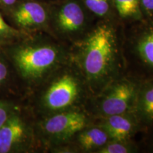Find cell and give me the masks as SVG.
Masks as SVG:
<instances>
[{
	"instance_id": "1",
	"label": "cell",
	"mask_w": 153,
	"mask_h": 153,
	"mask_svg": "<svg viewBox=\"0 0 153 153\" xmlns=\"http://www.w3.org/2000/svg\"><path fill=\"white\" fill-rule=\"evenodd\" d=\"M123 27L120 22L97 20L85 37L70 46L72 60L92 96L126 74Z\"/></svg>"
},
{
	"instance_id": "2",
	"label": "cell",
	"mask_w": 153,
	"mask_h": 153,
	"mask_svg": "<svg viewBox=\"0 0 153 153\" xmlns=\"http://www.w3.org/2000/svg\"><path fill=\"white\" fill-rule=\"evenodd\" d=\"M1 48L12 65L23 101L72 59L70 45L43 32Z\"/></svg>"
},
{
	"instance_id": "3",
	"label": "cell",
	"mask_w": 153,
	"mask_h": 153,
	"mask_svg": "<svg viewBox=\"0 0 153 153\" xmlns=\"http://www.w3.org/2000/svg\"><path fill=\"white\" fill-rule=\"evenodd\" d=\"M91 97L87 81L71 59L24 101L37 119L65 111L85 108Z\"/></svg>"
},
{
	"instance_id": "4",
	"label": "cell",
	"mask_w": 153,
	"mask_h": 153,
	"mask_svg": "<svg viewBox=\"0 0 153 153\" xmlns=\"http://www.w3.org/2000/svg\"><path fill=\"white\" fill-rule=\"evenodd\" d=\"M126 73L141 81L153 79V19L123 25Z\"/></svg>"
},
{
	"instance_id": "5",
	"label": "cell",
	"mask_w": 153,
	"mask_h": 153,
	"mask_svg": "<svg viewBox=\"0 0 153 153\" xmlns=\"http://www.w3.org/2000/svg\"><path fill=\"white\" fill-rule=\"evenodd\" d=\"M97 21L81 0L50 3L49 34L70 46L85 37Z\"/></svg>"
},
{
	"instance_id": "6",
	"label": "cell",
	"mask_w": 153,
	"mask_h": 153,
	"mask_svg": "<svg viewBox=\"0 0 153 153\" xmlns=\"http://www.w3.org/2000/svg\"><path fill=\"white\" fill-rule=\"evenodd\" d=\"M142 82L126 73L93 95L85 109L94 118L133 112Z\"/></svg>"
},
{
	"instance_id": "7",
	"label": "cell",
	"mask_w": 153,
	"mask_h": 153,
	"mask_svg": "<svg viewBox=\"0 0 153 153\" xmlns=\"http://www.w3.org/2000/svg\"><path fill=\"white\" fill-rule=\"evenodd\" d=\"M85 108H77L36 118V130L44 152L68 143L80 130L94 123Z\"/></svg>"
},
{
	"instance_id": "8",
	"label": "cell",
	"mask_w": 153,
	"mask_h": 153,
	"mask_svg": "<svg viewBox=\"0 0 153 153\" xmlns=\"http://www.w3.org/2000/svg\"><path fill=\"white\" fill-rule=\"evenodd\" d=\"M44 152L36 130V118L25 102L0 128V153Z\"/></svg>"
},
{
	"instance_id": "9",
	"label": "cell",
	"mask_w": 153,
	"mask_h": 153,
	"mask_svg": "<svg viewBox=\"0 0 153 153\" xmlns=\"http://www.w3.org/2000/svg\"><path fill=\"white\" fill-rule=\"evenodd\" d=\"M3 15L11 26L21 31L49 34L50 3L41 0H19Z\"/></svg>"
},
{
	"instance_id": "10",
	"label": "cell",
	"mask_w": 153,
	"mask_h": 153,
	"mask_svg": "<svg viewBox=\"0 0 153 153\" xmlns=\"http://www.w3.org/2000/svg\"><path fill=\"white\" fill-rule=\"evenodd\" d=\"M111 139L102 128L93 123L76 133L67 144L51 153H97Z\"/></svg>"
},
{
	"instance_id": "11",
	"label": "cell",
	"mask_w": 153,
	"mask_h": 153,
	"mask_svg": "<svg viewBox=\"0 0 153 153\" xmlns=\"http://www.w3.org/2000/svg\"><path fill=\"white\" fill-rule=\"evenodd\" d=\"M94 123L102 128L111 140H131L142 133V128L133 112L94 118Z\"/></svg>"
},
{
	"instance_id": "12",
	"label": "cell",
	"mask_w": 153,
	"mask_h": 153,
	"mask_svg": "<svg viewBox=\"0 0 153 153\" xmlns=\"http://www.w3.org/2000/svg\"><path fill=\"white\" fill-rule=\"evenodd\" d=\"M142 133L153 123V79L143 81L133 111Z\"/></svg>"
},
{
	"instance_id": "13",
	"label": "cell",
	"mask_w": 153,
	"mask_h": 153,
	"mask_svg": "<svg viewBox=\"0 0 153 153\" xmlns=\"http://www.w3.org/2000/svg\"><path fill=\"white\" fill-rule=\"evenodd\" d=\"M0 97L22 99L14 68L0 48Z\"/></svg>"
},
{
	"instance_id": "14",
	"label": "cell",
	"mask_w": 153,
	"mask_h": 153,
	"mask_svg": "<svg viewBox=\"0 0 153 153\" xmlns=\"http://www.w3.org/2000/svg\"><path fill=\"white\" fill-rule=\"evenodd\" d=\"M118 19L123 25L143 19L140 0H113Z\"/></svg>"
},
{
	"instance_id": "15",
	"label": "cell",
	"mask_w": 153,
	"mask_h": 153,
	"mask_svg": "<svg viewBox=\"0 0 153 153\" xmlns=\"http://www.w3.org/2000/svg\"><path fill=\"white\" fill-rule=\"evenodd\" d=\"M81 1L86 8L90 11L97 20L120 22L116 14L113 0H81Z\"/></svg>"
},
{
	"instance_id": "16",
	"label": "cell",
	"mask_w": 153,
	"mask_h": 153,
	"mask_svg": "<svg viewBox=\"0 0 153 153\" xmlns=\"http://www.w3.org/2000/svg\"><path fill=\"white\" fill-rule=\"evenodd\" d=\"M30 34L21 31L11 26L0 11V48L12 45Z\"/></svg>"
},
{
	"instance_id": "17",
	"label": "cell",
	"mask_w": 153,
	"mask_h": 153,
	"mask_svg": "<svg viewBox=\"0 0 153 153\" xmlns=\"http://www.w3.org/2000/svg\"><path fill=\"white\" fill-rule=\"evenodd\" d=\"M140 152L138 142L131 140H110L97 153H137Z\"/></svg>"
},
{
	"instance_id": "18",
	"label": "cell",
	"mask_w": 153,
	"mask_h": 153,
	"mask_svg": "<svg viewBox=\"0 0 153 153\" xmlns=\"http://www.w3.org/2000/svg\"><path fill=\"white\" fill-rule=\"evenodd\" d=\"M22 102L20 99L0 97V128Z\"/></svg>"
},
{
	"instance_id": "19",
	"label": "cell",
	"mask_w": 153,
	"mask_h": 153,
	"mask_svg": "<svg viewBox=\"0 0 153 153\" xmlns=\"http://www.w3.org/2000/svg\"><path fill=\"white\" fill-rule=\"evenodd\" d=\"M141 134L143 136L138 142L140 152L153 153V123Z\"/></svg>"
},
{
	"instance_id": "20",
	"label": "cell",
	"mask_w": 153,
	"mask_h": 153,
	"mask_svg": "<svg viewBox=\"0 0 153 153\" xmlns=\"http://www.w3.org/2000/svg\"><path fill=\"white\" fill-rule=\"evenodd\" d=\"M143 19H153V0H140Z\"/></svg>"
},
{
	"instance_id": "21",
	"label": "cell",
	"mask_w": 153,
	"mask_h": 153,
	"mask_svg": "<svg viewBox=\"0 0 153 153\" xmlns=\"http://www.w3.org/2000/svg\"><path fill=\"white\" fill-rule=\"evenodd\" d=\"M19 1V0H0V11L3 14L8 12Z\"/></svg>"
},
{
	"instance_id": "22",
	"label": "cell",
	"mask_w": 153,
	"mask_h": 153,
	"mask_svg": "<svg viewBox=\"0 0 153 153\" xmlns=\"http://www.w3.org/2000/svg\"><path fill=\"white\" fill-rule=\"evenodd\" d=\"M41 1H45V2H47V3H52L53 1H57V0H41Z\"/></svg>"
}]
</instances>
